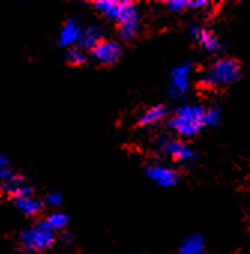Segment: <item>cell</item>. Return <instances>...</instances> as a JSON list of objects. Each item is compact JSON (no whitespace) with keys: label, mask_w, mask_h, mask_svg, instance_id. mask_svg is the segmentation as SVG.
I'll return each instance as SVG.
<instances>
[{"label":"cell","mask_w":250,"mask_h":254,"mask_svg":"<svg viewBox=\"0 0 250 254\" xmlns=\"http://www.w3.org/2000/svg\"><path fill=\"white\" fill-rule=\"evenodd\" d=\"M241 75L240 63L235 59L225 57L216 60L204 75V84L210 87H223L235 82Z\"/></svg>","instance_id":"obj_2"},{"label":"cell","mask_w":250,"mask_h":254,"mask_svg":"<svg viewBox=\"0 0 250 254\" xmlns=\"http://www.w3.org/2000/svg\"><path fill=\"white\" fill-rule=\"evenodd\" d=\"M81 35H83V30H81V26L78 24V21L74 18H69V20H66V23L63 24V27L60 30L59 45L74 48L75 44H80Z\"/></svg>","instance_id":"obj_10"},{"label":"cell","mask_w":250,"mask_h":254,"mask_svg":"<svg viewBox=\"0 0 250 254\" xmlns=\"http://www.w3.org/2000/svg\"><path fill=\"white\" fill-rule=\"evenodd\" d=\"M93 8L102 15L118 21V24L138 20L137 6L132 2H118V0H100L94 2Z\"/></svg>","instance_id":"obj_4"},{"label":"cell","mask_w":250,"mask_h":254,"mask_svg":"<svg viewBox=\"0 0 250 254\" xmlns=\"http://www.w3.org/2000/svg\"><path fill=\"white\" fill-rule=\"evenodd\" d=\"M62 194L59 193V191H51V193H48L47 194V197H45V203L48 205V206H53V208H57V206H60L62 205Z\"/></svg>","instance_id":"obj_21"},{"label":"cell","mask_w":250,"mask_h":254,"mask_svg":"<svg viewBox=\"0 0 250 254\" xmlns=\"http://www.w3.org/2000/svg\"><path fill=\"white\" fill-rule=\"evenodd\" d=\"M167 8L171 11V12H183L184 9H187V2L184 0H172V2H168L167 3Z\"/></svg>","instance_id":"obj_22"},{"label":"cell","mask_w":250,"mask_h":254,"mask_svg":"<svg viewBox=\"0 0 250 254\" xmlns=\"http://www.w3.org/2000/svg\"><path fill=\"white\" fill-rule=\"evenodd\" d=\"M118 32H120V36L126 41L135 38V35L138 33V20L118 24Z\"/></svg>","instance_id":"obj_18"},{"label":"cell","mask_w":250,"mask_h":254,"mask_svg":"<svg viewBox=\"0 0 250 254\" xmlns=\"http://www.w3.org/2000/svg\"><path fill=\"white\" fill-rule=\"evenodd\" d=\"M205 126V106L201 105H183L177 108V111L169 120L171 129L177 135L184 138L195 136Z\"/></svg>","instance_id":"obj_1"},{"label":"cell","mask_w":250,"mask_h":254,"mask_svg":"<svg viewBox=\"0 0 250 254\" xmlns=\"http://www.w3.org/2000/svg\"><path fill=\"white\" fill-rule=\"evenodd\" d=\"M189 33H190V36L193 38V41H195L199 47H202L205 51L214 53V51L219 50V39H217V36H216L213 32H210L208 29H205V27H202V26H198V24H192V26L189 27Z\"/></svg>","instance_id":"obj_9"},{"label":"cell","mask_w":250,"mask_h":254,"mask_svg":"<svg viewBox=\"0 0 250 254\" xmlns=\"http://www.w3.org/2000/svg\"><path fill=\"white\" fill-rule=\"evenodd\" d=\"M66 59H68L69 64H72V66H80V64H84L87 62V56H85L84 50L80 47L71 48L66 54Z\"/></svg>","instance_id":"obj_17"},{"label":"cell","mask_w":250,"mask_h":254,"mask_svg":"<svg viewBox=\"0 0 250 254\" xmlns=\"http://www.w3.org/2000/svg\"><path fill=\"white\" fill-rule=\"evenodd\" d=\"M177 254H205V244L201 235H190L184 238L178 247Z\"/></svg>","instance_id":"obj_12"},{"label":"cell","mask_w":250,"mask_h":254,"mask_svg":"<svg viewBox=\"0 0 250 254\" xmlns=\"http://www.w3.org/2000/svg\"><path fill=\"white\" fill-rule=\"evenodd\" d=\"M159 148L162 153L168 154L175 162H190L195 159V151L192 150V147H189L180 139L164 138L159 141Z\"/></svg>","instance_id":"obj_5"},{"label":"cell","mask_w":250,"mask_h":254,"mask_svg":"<svg viewBox=\"0 0 250 254\" xmlns=\"http://www.w3.org/2000/svg\"><path fill=\"white\" fill-rule=\"evenodd\" d=\"M167 114V109L164 105H155V106H150L140 118V124L141 126H152V124H156L159 123Z\"/></svg>","instance_id":"obj_15"},{"label":"cell","mask_w":250,"mask_h":254,"mask_svg":"<svg viewBox=\"0 0 250 254\" xmlns=\"http://www.w3.org/2000/svg\"><path fill=\"white\" fill-rule=\"evenodd\" d=\"M44 221H45V224H47L53 232H56V230H63V229L68 226L69 218H68V215H66L65 212L54 211V212H51Z\"/></svg>","instance_id":"obj_16"},{"label":"cell","mask_w":250,"mask_h":254,"mask_svg":"<svg viewBox=\"0 0 250 254\" xmlns=\"http://www.w3.org/2000/svg\"><path fill=\"white\" fill-rule=\"evenodd\" d=\"M93 57L100 63V64H112L118 62L121 56V47L117 41L112 39H102L93 50Z\"/></svg>","instance_id":"obj_7"},{"label":"cell","mask_w":250,"mask_h":254,"mask_svg":"<svg viewBox=\"0 0 250 254\" xmlns=\"http://www.w3.org/2000/svg\"><path fill=\"white\" fill-rule=\"evenodd\" d=\"M210 6V2H205V0H198V2H187V8L192 9H202Z\"/></svg>","instance_id":"obj_23"},{"label":"cell","mask_w":250,"mask_h":254,"mask_svg":"<svg viewBox=\"0 0 250 254\" xmlns=\"http://www.w3.org/2000/svg\"><path fill=\"white\" fill-rule=\"evenodd\" d=\"M0 193H2V184H0Z\"/></svg>","instance_id":"obj_24"},{"label":"cell","mask_w":250,"mask_h":254,"mask_svg":"<svg viewBox=\"0 0 250 254\" xmlns=\"http://www.w3.org/2000/svg\"><path fill=\"white\" fill-rule=\"evenodd\" d=\"M5 189L6 191L12 196V199H21V197H27V196H33V189L26 184L24 178L20 177V175H12L5 184Z\"/></svg>","instance_id":"obj_11"},{"label":"cell","mask_w":250,"mask_h":254,"mask_svg":"<svg viewBox=\"0 0 250 254\" xmlns=\"http://www.w3.org/2000/svg\"><path fill=\"white\" fill-rule=\"evenodd\" d=\"M20 242L24 247V250L32 253H39L53 247V244L56 242V235L42 220L38 224L26 229L20 235Z\"/></svg>","instance_id":"obj_3"},{"label":"cell","mask_w":250,"mask_h":254,"mask_svg":"<svg viewBox=\"0 0 250 254\" xmlns=\"http://www.w3.org/2000/svg\"><path fill=\"white\" fill-rule=\"evenodd\" d=\"M190 73H192V64L190 63H181L172 69L171 81H169V93L174 97H178L187 91Z\"/></svg>","instance_id":"obj_6"},{"label":"cell","mask_w":250,"mask_h":254,"mask_svg":"<svg viewBox=\"0 0 250 254\" xmlns=\"http://www.w3.org/2000/svg\"><path fill=\"white\" fill-rule=\"evenodd\" d=\"M14 202H15V206L18 208V211H21L27 217L38 215L42 211V208H44V203L39 199H36L35 196H27V197L15 199Z\"/></svg>","instance_id":"obj_13"},{"label":"cell","mask_w":250,"mask_h":254,"mask_svg":"<svg viewBox=\"0 0 250 254\" xmlns=\"http://www.w3.org/2000/svg\"><path fill=\"white\" fill-rule=\"evenodd\" d=\"M102 30L97 26H90L85 30H83L81 39H80V45L83 50H93L102 39Z\"/></svg>","instance_id":"obj_14"},{"label":"cell","mask_w":250,"mask_h":254,"mask_svg":"<svg viewBox=\"0 0 250 254\" xmlns=\"http://www.w3.org/2000/svg\"><path fill=\"white\" fill-rule=\"evenodd\" d=\"M146 175L159 187H172L178 183V174L164 165H149L146 169Z\"/></svg>","instance_id":"obj_8"},{"label":"cell","mask_w":250,"mask_h":254,"mask_svg":"<svg viewBox=\"0 0 250 254\" xmlns=\"http://www.w3.org/2000/svg\"><path fill=\"white\" fill-rule=\"evenodd\" d=\"M205 120L207 126H214L220 121V109L217 106H208L205 108Z\"/></svg>","instance_id":"obj_20"},{"label":"cell","mask_w":250,"mask_h":254,"mask_svg":"<svg viewBox=\"0 0 250 254\" xmlns=\"http://www.w3.org/2000/svg\"><path fill=\"white\" fill-rule=\"evenodd\" d=\"M12 175H14V172L9 168V160L3 154H0V183L5 184Z\"/></svg>","instance_id":"obj_19"}]
</instances>
